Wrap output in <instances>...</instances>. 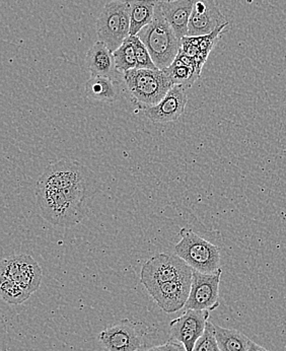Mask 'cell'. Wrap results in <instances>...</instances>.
I'll list each match as a JSON object with an SVG mask.
<instances>
[{"mask_svg":"<svg viewBox=\"0 0 286 351\" xmlns=\"http://www.w3.org/2000/svg\"><path fill=\"white\" fill-rule=\"evenodd\" d=\"M193 351H222L216 340L215 324L207 322L204 333L195 344Z\"/></svg>","mask_w":286,"mask_h":351,"instance_id":"25","label":"cell"},{"mask_svg":"<svg viewBox=\"0 0 286 351\" xmlns=\"http://www.w3.org/2000/svg\"><path fill=\"white\" fill-rule=\"evenodd\" d=\"M143 351H186V350L183 344L180 343V342L169 340L166 343L160 344V346L144 348Z\"/></svg>","mask_w":286,"mask_h":351,"instance_id":"26","label":"cell"},{"mask_svg":"<svg viewBox=\"0 0 286 351\" xmlns=\"http://www.w3.org/2000/svg\"><path fill=\"white\" fill-rule=\"evenodd\" d=\"M42 268L32 256L12 255L2 260L0 278L10 279L24 287L29 293L39 289L42 282Z\"/></svg>","mask_w":286,"mask_h":351,"instance_id":"10","label":"cell"},{"mask_svg":"<svg viewBox=\"0 0 286 351\" xmlns=\"http://www.w3.org/2000/svg\"><path fill=\"white\" fill-rule=\"evenodd\" d=\"M208 319V311L186 310L169 324L171 340L183 344L186 351H193L195 344L204 333Z\"/></svg>","mask_w":286,"mask_h":351,"instance_id":"11","label":"cell"},{"mask_svg":"<svg viewBox=\"0 0 286 351\" xmlns=\"http://www.w3.org/2000/svg\"><path fill=\"white\" fill-rule=\"evenodd\" d=\"M147 334L141 323L124 319L104 329L97 339L104 351H143Z\"/></svg>","mask_w":286,"mask_h":351,"instance_id":"8","label":"cell"},{"mask_svg":"<svg viewBox=\"0 0 286 351\" xmlns=\"http://www.w3.org/2000/svg\"><path fill=\"white\" fill-rule=\"evenodd\" d=\"M86 65L92 76H109L115 80L119 76L123 78L122 73L116 69L113 52L103 42H95L86 52Z\"/></svg>","mask_w":286,"mask_h":351,"instance_id":"16","label":"cell"},{"mask_svg":"<svg viewBox=\"0 0 286 351\" xmlns=\"http://www.w3.org/2000/svg\"><path fill=\"white\" fill-rule=\"evenodd\" d=\"M215 337L222 351H248L250 338L236 329H228L215 325Z\"/></svg>","mask_w":286,"mask_h":351,"instance_id":"21","label":"cell"},{"mask_svg":"<svg viewBox=\"0 0 286 351\" xmlns=\"http://www.w3.org/2000/svg\"><path fill=\"white\" fill-rule=\"evenodd\" d=\"M180 237L181 241L176 245L175 253L190 267L202 274H215L220 269L218 247L201 238L190 228H182Z\"/></svg>","mask_w":286,"mask_h":351,"instance_id":"4","label":"cell"},{"mask_svg":"<svg viewBox=\"0 0 286 351\" xmlns=\"http://www.w3.org/2000/svg\"><path fill=\"white\" fill-rule=\"evenodd\" d=\"M228 25L218 27L213 33L206 36H198V37H184L181 40V51L191 57L199 59L202 62H206L209 54L222 37L226 27Z\"/></svg>","mask_w":286,"mask_h":351,"instance_id":"18","label":"cell"},{"mask_svg":"<svg viewBox=\"0 0 286 351\" xmlns=\"http://www.w3.org/2000/svg\"><path fill=\"white\" fill-rule=\"evenodd\" d=\"M129 41L132 44L134 48L135 56H136L137 66L139 69H158L154 64L152 56H150V51L143 42L139 39V36H129Z\"/></svg>","mask_w":286,"mask_h":351,"instance_id":"24","label":"cell"},{"mask_svg":"<svg viewBox=\"0 0 286 351\" xmlns=\"http://www.w3.org/2000/svg\"><path fill=\"white\" fill-rule=\"evenodd\" d=\"M204 64L199 59L191 57L180 50L175 61L165 71L174 86L189 88L198 80Z\"/></svg>","mask_w":286,"mask_h":351,"instance_id":"15","label":"cell"},{"mask_svg":"<svg viewBox=\"0 0 286 351\" xmlns=\"http://www.w3.org/2000/svg\"><path fill=\"white\" fill-rule=\"evenodd\" d=\"M123 82L141 110L158 105L174 86L162 69H131L123 73Z\"/></svg>","mask_w":286,"mask_h":351,"instance_id":"3","label":"cell"},{"mask_svg":"<svg viewBox=\"0 0 286 351\" xmlns=\"http://www.w3.org/2000/svg\"><path fill=\"white\" fill-rule=\"evenodd\" d=\"M222 269L215 274H202L193 269L191 291L186 310L215 311L219 306Z\"/></svg>","mask_w":286,"mask_h":351,"instance_id":"9","label":"cell"},{"mask_svg":"<svg viewBox=\"0 0 286 351\" xmlns=\"http://www.w3.org/2000/svg\"><path fill=\"white\" fill-rule=\"evenodd\" d=\"M193 268L177 255L160 253L143 264L141 281L146 289H154L176 279L192 276Z\"/></svg>","mask_w":286,"mask_h":351,"instance_id":"7","label":"cell"},{"mask_svg":"<svg viewBox=\"0 0 286 351\" xmlns=\"http://www.w3.org/2000/svg\"><path fill=\"white\" fill-rule=\"evenodd\" d=\"M246 1L249 2V3H251V2L253 1V0H246Z\"/></svg>","mask_w":286,"mask_h":351,"instance_id":"28","label":"cell"},{"mask_svg":"<svg viewBox=\"0 0 286 351\" xmlns=\"http://www.w3.org/2000/svg\"><path fill=\"white\" fill-rule=\"evenodd\" d=\"M0 295L10 304H21L29 299L33 293L10 279L0 278Z\"/></svg>","mask_w":286,"mask_h":351,"instance_id":"22","label":"cell"},{"mask_svg":"<svg viewBox=\"0 0 286 351\" xmlns=\"http://www.w3.org/2000/svg\"><path fill=\"white\" fill-rule=\"evenodd\" d=\"M248 351H268L266 348H263V346H259V344L256 343V342L252 341L250 342L249 350Z\"/></svg>","mask_w":286,"mask_h":351,"instance_id":"27","label":"cell"},{"mask_svg":"<svg viewBox=\"0 0 286 351\" xmlns=\"http://www.w3.org/2000/svg\"><path fill=\"white\" fill-rule=\"evenodd\" d=\"M86 97L90 100L112 103L117 100L118 88L115 80L109 76H92L84 86Z\"/></svg>","mask_w":286,"mask_h":351,"instance_id":"19","label":"cell"},{"mask_svg":"<svg viewBox=\"0 0 286 351\" xmlns=\"http://www.w3.org/2000/svg\"><path fill=\"white\" fill-rule=\"evenodd\" d=\"M113 55L116 69L122 75L126 71L136 69L137 61L134 48H133L131 42L129 41L128 38L125 40L124 43L117 50L114 51Z\"/></svg>","mask_w":286,"mask_h":351,"instance_id":"23","label":"cell"},{"mask_svg":"<svg viewBox=\"0 0 286 351\" xmlns=\"http://www.w3.org/2000/svg\"><path fill=\"white\" fill-rule=\"evenodd\" d=\"M99 41L112 52L130 36V12L127 0H112L105 4L97 21Z\"/></svg>","mask_w":286,"mask_h":351,"instance_id":"5","label":"cell"},{"mask_svg":"<svg viewBox=\"0 0 286 351\" xmlns=\"http://www.w3.org/2000/svg\"><path fill=\"white\" fill-rule=\"evenodd\" d=\"M165 18L180 40L188 35V25L192 14L193 0H164L160 1Z\"/></svg>","mask_w":286,"mask_h":351,"instance_id":"17","label":"cell"},{"mask_svg":"<svg viewBox=\"0 0 286 351\" xmlns=\"http://www.w3.org/2000/svg\"><path fill=\"white\" fill-rule=\"evenodd\" d=\"M137 36L150 51L154 64L162 71L171 66L181 50V40L165 18L160 0L156 6L154 20Z\"/></svg>","mask_w":286,"mask_h":351,"instance_id":"2","label":"cell"},{"mask_svg":"<svg viewBox=\"0 0 286 351\" xmlns=\"http://www.w3.org/2000/svg\"><path fill=\"white\" fill-rule=\"evenodd\" d=\"M95 178L91 170L76 160H61L50 165L38 180L43 187L69 189L72 187L95 188Z\"/></svg>","mask_w":286,"mask_h":351,"instance_id":"6","label":"cell"},{"mask_svg":"<svg viewBox=\"0 0 286 351\" xmlns=\"http://www.w3.org/2000/svg\"><path fill=\"white\" fill-rule=\"evenodd\" d=\"M224 25H228V20L220 12L215 0H193L188 37L209 35Z\"/></svg>","mask_w":286,"mask_h":351,"instance_id":"12","label":"cell"},{"mask_svg":"<svg viewBox=\"0 0 286 351\" xmlns=\"http://www.w3.org/2000/svg\"><path fill=\"white\" fill-rule=\"evenodd\" d=\"M95 188L72 187L69 189L36 186V199L42 217L51 225L72 226L84 219L88 200Z\"/></svg>","mask_w":286,"mask_h":351,"instance_id":"1","label":"cell"},{"mask_svg":"<svg viewBox=\"0 0 286 351\" xmlns=\"http://www.w3.org/2000/svg\"><path fill=\"white\" fill-rule=\"evenodd\" d=\"M130 12V36L137 34L154 20L158 0H127Z\"/></svg>","mask_w":286,"mask_h":351,"instance_id":"20","label":"cell"},{"mask_svg":"<svg viewBox=\"0 0 286 351\" xmlns=\"http://www.w3.org/2000/svg\"><path fill=\"white\" fill-rule=\"evenodd\" d=\"M192 276L176 279L154 289H148V293L166 313H175L185 308L191 291Z\"/></svg>","mask_w":286,"mask_h":351,"instance_id":"13","label":"cell"},{"mask_svg":"<svg viewBox=\"0 0 286 351\" xmlns=\"http://www.w3.org/2000/svg\"><path fill=\"white\" fill-rule=\"evenodd\" d=\"M187 103L185 88L174 86L158 105L143 110L144 115L154 123H169L183 115Z\"/></svg>","mask_w":286,"mask_h":351,"instance_id":"14","label":"cell"}]
</instances>
